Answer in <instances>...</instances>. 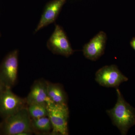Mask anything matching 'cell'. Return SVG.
Masks as SVG:
<instances>
[{"mask_svg":"<svg viewBox=\"0 0 135 135\" xmlns=\"http://www.w3.org/2000/svg\"><path fill=\"white\" fill-rule=\"evenodd\" d=\"M116 91L117 102L113 108L107 110V113L121 134L125 135L135 125V109L126 102L119 90L116 89Z\"/></svg>","mask_w":135,"mask_h":135,"instance_id":"cell-1","label":"cell"},{"mask_svg":"<svg viewBox=\"0 0 135 135\" xmlns=\"http://www.w3.org/2000/svg\"><path fill=\"white\" fill-rule=\"evenodd\" d=\"M33 132L32 119L27 107L4 119L0 127V134L2 135H19L23 132Z\"/></svg>","mask_w":135,"mask_h":135,"instance_id":"cell-2","label":"cell"},{"mask_svg":"<svg viewBox=\"0 0 135 135\" xmlns=\"http://www.w3.org/2000/svg\"><path fill=\"white\" fill-rule=\"evenodd\" d=\"M48 117L52 126L50 134L68 135L69 110L67 104H48Z\"/></svg>","mask_w":135,"mask_h":135,"instance_id":"cell-3","label":"cell"},{"mask_svg":"<svg viewBox=\"0 0 135 135\" xmlns=\"http://www.w3.org/2000/svg\"><path fill=\"white\" fill-rule=\"evenodd\" d=\"M18 66V51L10 52L0 64V82L5 88L11 89L16 83Z\"/></svg>","mask_w":135,"mask_h":135,"instance_id":"cell-4","label":"cell"},{"mask_svg":"<svg viewBox=\"0 0 135 135\" xmlns=\"http://www.w3.org/2000/svg\"><path fill=\"white\" fill-rule=\"evenodd\" d=\"M26 99L14 94L11 89L5 88L0 94V116L5 119L26 107Z\"/></svg>","mask_w":135,"mask_h":135,"instance_id":"cell-5","label":"cell"},{"mask_svg":"<svg viewBox=\"0 0 135 135\" xmlns=\"http://www.w3.org/2000/svg\"><path fill=\"white\" fill-rule=\"evenodd\" d=\"M47 47L54 54L68 57L74 52L62 27L56 25L55 30L49 39Z\"/></svg>","mask_w":135,"mask_h":135,"instance_id":"cell-6","label":"cell"},{"mask_svg":"<svg viewBox=\"0 0 135 135\" xmlns=\"http://www.w3.org/2000/svg\"><path fill=\"white\" fill-rule=\"evenodd\" d=\"M95 80L101 86L117 89L122 83L127 81L128 79L122 74L117 66L112 65L99 69L96 73Z\"/></svg>","mask_w":135,"mask_h":135,"instance_id":"cell-7","label":"cell"},{"mask_svg":"<svg viewBox=\"0 0 135 135\" xmlns=\"http://www.w3.org/2000/svg\"><path fill=\"white\" fill-rule=\"evenodd\" d=\"M107 36L103 31L98 33L83 47V55L86 58L96 61L104 53Z\"/></svg>","mask_w":135,"mask_h":135,"instance_id":"cell-8","label":"cell"},{"mask_svg":"<svg viewBox=\"0 0 135 135\" xmlns=\"http://www.w3.org/2000/svg\"><path fill=\"white\" fill-rule=\"evenodd\" d=\"M66 1V0H53L46 4L35 33L55 22Z\"/></svg>","mask_w":135,"mask_h":135,"instance_id":"cell-9","label":"cell"},{"mask_svg":"<svg viewBox=\"0 0 135 135\" xmlns=\"http://www.w3.org/2000/svg\"><path fill=\"white\" fill-rule=\"evenodd\" d=\"M26 100L27 105L39 103H47L48 104L53 103L49 98L47 81L39 80L34 83Z\"/></svg>","mask_w":135,"mask_h":135,"instance_id":"cell-10","label":"cell"},{"mask_svg":"<svg viewBox=\"0 0 135 135\" xmlns=\"http://www.w3.org/2000/svg\"><path fill=\"white\" fill-rule=\"evenodd\" d=\"M47 83L49 98L51 102L59 104H67V95L63 86L48 81H47Z\"/></svg>","mask_w":135,"mask_h":135,"instance_id":"cell-11","label":"cell"},{"mask_svg":"<svg viewBox=\"0 0 135 135\" xmlns=\"http://www.w3.org/2000/svg\"><path fill=\"white\" fill-rule=\"evenodd\" d=\"M32 126L33 131L40 133H51L52 126L48 116L32 119Z\"/></svg>","mask_w":135,"mask_h":135,"instance_id":"cell-12","label":"cell"},{"mask_svg":"<svg viewBox=\"0 0 135 135\" xmlns=\"http://www.w3.org/2000/svg\"><path fill=\"white\" fill-rule=\"evenodd\" d=\"M27 110L31 119L48 116V104L39 103L27 105Z\"/></svg>","mask_w":135,"mask_h":135,"instance_id":"cell-13","label":"cell"},{"mask_svg":"<svg viewBox=\"0 0 135 135\" xmlns=\"http://www.w3.org/2000/svg\"><path fill=\"white\" fill-rule=\"evenodd\" d=\"M130 45L133 49L135 50V37H134L130 42Z\"/></svg>","mask_w":135,"mask_h":135,"instance_id":"cell-14","label":"cell"},{"mask_svg":"<svg viewBox=\"0 0 135 135\" xmlns=\"http://www.w3.org/2000/svg\"><path fill=\"white\" fill-rule=\"evenodd\" d=\"M5 87L3 86V85L0 82V94L3 91V90L5 89Z\"/></svg>","mask_w":135,"mask_h":135,"instance_id":"cell-15","label":"cell"},{"mask_svg":"<svg viewBox=\"0 0 135 135\" xmlns=\"http://www.w3.org/2000/svg\"><path fill=\"white\" fill-rule=\"evenodd\" d=\"M1 123H0V127H1Z\"/></svg>","mask_w":135,"mask_h":135,"instance_id":"cell-16","label":"cell"},{"mask_svg":"<svg viewBox=\"0 0 135 135\" xmlns=\"http://www.w3.org/2000/svg\"><path fill=\"white\" fill-rule=\"evenodd\" d=\"M0 36H1V33H0Z\"/></svg>","mask_w":135,"mask_h":135,"instance_id":"cell-17","label":"cell"}]
</instances>
